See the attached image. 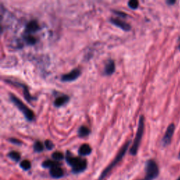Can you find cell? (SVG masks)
<instances>
[{"instance_id": "8fae6325", "label": "cell", "mask_w": 180, "mask_h": 180, "mask_svg": "<svg viewBox=\"0 0 180 180\" xmlns=\"http://www.w3.org/2000/svg\"><path fill=\"white\" fill-rule=\"evenodd\" d=\"M115 69V65L113 60H109L106 64L105 68H104V73L107 75H112L114 73Z\"/></svg>"}, {"instance_id": "603a6c76", "label": "cell", "mask_w": 180, "mask_h": 180, "mask_svg": "<svg viewBox=\"0 0 180 180\" xmlns=\"http://www.w3.org/2000/svg\"><path fill=\"white\" fill-rule=\"evenodd\" d=\"M44 145H45L46 149L48 150H52L54 147V144H53V142L52 141H50V140H46L45 142H44Z\"/></svg>"}, {"instance_id": "4316f807", "label": "cell", "mask_w": 180, "mask_h": 180, "mask_svg": "<svg viewBox=\"0 0 180 180\" xmlns=\"http://www.w3.org/2000/svg\"><path fill=\"white\" fill-rule=\"evenodd\" d=\"M177 49H178L180 51V43H179V44L178 45V46H177Z\"/></svg>"}, {"instance_id": "5bb4252c", "label": "cell", "mask_w": 180, "mask_h": 180, "mask_svg": "<svg viewBox=\"0 0 180 180\" xmlns=\"http://www.w3.org/2000/svg\"><path fill=\"white\" fill-rule=\"evenodd\" d=\"M42 166L45 168L52 169L54 167L60 166V163L56 161H51V160H46L42 163Z\"/></svg>"}, {"instance_id": "cb8c5ba5", "label": "cell", "mask_w": 180, "mask_h": 180, "mask_svg": "<svg viewBox=\"0 0 180 180\" xmlns=\"http://www.w3.org/2000/svg\"><path fill=\"white\" fill-rule=\"evenodd\" d=\"M9 141L12 142V144H16V145H21V144H22V142L20 141V140L17 139H14V138L9 139Z\"/></svg>"}, {"instance_id": "5b68a950", "label": "cell", "mask_w": 180, "mask_h": 180, "mask_svg": "<svg viewBox=\"0 0 180 180\" xmlns=\"http://www.w3.org/2000/svg\"><path fill=\"white\" fill-rule=\"evenodd\" d=\"M175 124L171 123L170 125L168 127V128H167L165 134H164L163 139H162L161 144L163 147H166V146H168L171 144L173 135H174V133H175Z\"/></svg>"}, {"instance_id": "ac0fdd59", "label": "cell", "mask_w": 180, "mask_h": 180, "mask_svg": "<svg viewBox=\"0 0 180 180\" xmlns=\"http://www.w3.org/2000/svg\"><path fill=\"white\" fill-rule=\"evenodd\" d=\"M52 156V158L57 162L62 161V160L64 158L63 154L60 151H56L54 153H53Z\"/></svg>"}, {"instance_id": "83f0119b", "label": "cell", "mask_w": 180, "mask_h": 180, "mask_svg": "<svg viewBox=\"0 0 180 180\" xmlns=\"http://www.w3.org/2000/svg\"><path fill=\"white\" fill-rule=\"evenodd\" d=\"M178 158L180 160V151L179 153V155H178Z\"/></svg>"}, {"instance_id": "484cf974", "label": "cell", "mask_w": 180, "mask_h": 180, "mask_svg": "<svg viewBox=\"0 0 180 180\" xmlns=\"http://www.w3.org/2000/svg\"><path fill=\"white\" fill-rule=\"evenodd\" d=\"M175 3H176V1H172V0H169V1H167V4H169L170 6L173 5V4H175Z\"/></svg>"}, {"instance_id": "8992f818", "label": "cell", "mask_w": 180, "mask_h": 180, "mask_svg": "<svg viewBox=\"0 0 180 180\" xmlns=\"http://www.w3.org/2000/svg\"><path fill=\"white\" fill-rule=\"evenodd\" d=\"M80 75V70L79 69H74L67 74L63 75L61 77V80L63 82H71L75 80Z\"/></svg>"}, {"instance_id": "d4e9b609", "label": "cell", "mask_w": 180, "mask_h": 180, "mask_svg": "<svg viewBox=\"0 0 180 180\" xmlns=\"http://www.w3.org/2000/svg\"><path fill=\"white\" fill-rule=\"evenodd\" d=\"M114 13L116 15H120V16H121V17H123V18H125L126 16V15H127L126 14H125V13H123V12H117V11H114Z\"/></svg>"}, {"instance_id": "30bf717a", "label": "cell", "mask_w": 180, "mask_h": 180, "mask_svg": "<svg viewBox=\"0 0 180 180\" xmlns=\"http://www.w3.org/2000/svg\"><path fill=\"white\" fill-rule=\"evenodd\" d=\"M39 30V25H38V23H37V22L35 21H32L29 22L25 28V31L27 32H28L29 34L37 32V31H38Z\"/></svg>"}, {"instance_id": "2e32d148", "label": "cell", "mask_w": 180, "mask_h": 180, "mask_svg": "<svg viewBox=\"0 0 180 180\" xmlns=\"http://www.w3.org/2000/svg\"><path fill=\"white\" fill-rule=\"evenodd\" d=\"M8 156L11 159L14 161L15 162H18L21 159V154L17 151H11L8 153Z\"/></svg>"}, {"instance_id": "6da1fadb", "label": "cell", "mask_w": 180, "mask_h": 180, "mask_svg": "<svg viewBox=\"0 0 180 180\" xmlns=\"http://www.w3.org/2000/svg\"><path fill=\"white\" fill-rule=\"evenodd\" d=\"M130 144H131V141H128L127 142H126V143L124 144L123 147L121 148V149L120 150V151L118 152V153H117L116 156H115L114 160H113L109 165L104 169L103 172H101V175H100L99 177V180H104L105 179L106 177L109 175V173L111 172V170H112L113 169L122 161V159L123 158V157L125 156L127 151V149L129 146H130Z\"/></svg>"}, {"instance_id": "f1b7e54d", "label": "cell", "mask_w": 180, "mask_h": 180, "mask_svg": "<svg viewBox=\"0 0 180 180\" xmlns=\"http://www.w3.org/2000/svg\"><path fill=\"white\" fill-rule=\"evenodd\" d=\"M177 180H180V177H178V179H177Z\"/></svg>"}, {"instance_id": "7a4b0ae2", "label": "cell", "mask_w": 180, "mask_h": 180, "mask_svg": "<svg viewBox=\"0 0 180 180\" xmlns=\"http://www.w3.org/2000/svg\"><path fill=\"white\" fill-rule=\"evenodd\" d=\"M144 131V117L141 115L139 117L138 128H137L136 137H135L134 141L130 150V153L132 155H136L138 152L140 144H141L142 137H143Z\"/></svg>"}, {"instance_id": "9a60e30c", "label": "cell", "mask_w": 180, "mask_h": 180, "mask_svg": "<svg viewBox=\"0 0 180 180\" xmlns=\"http://www.w3.org/2000/svg\"><path fill=\"white\" fill-rule=\"evenodd\" d=\"M90 133V130L87 127L81 126L78 130V135L80 137H84L88 136Z\"/></svg>"}, {"instance_id": "277c9868", "label": "cell", "mask_w": 180, "mask_h": 180, "mask_svg": "<svg viewBox=\"0 0 180 180\" xmlns=\"http://www.w3.org/2000/svg\"><path fill=\"white\" fill-rule=\"evenodd\" d=\"M10 99L13 103L14 104V105L19 108V109L23 113V115H25V118L29 121H32L34 119V113H33L32 110H31L30 108H28L19 98H17L14 94H10Z\"/></svg>"}, {"instance_id": "d6986e66", "label": "cell", "mask_w": 180, "mask_h": 180, "mask_svg": "<svg viewBox=\"0 0 180 180\" xmlns=\"http://www.w3.org/2000/svg\"><path fill=\"white\" fill-rule=\"evenodd\" d=\"M33 148H34V150L35 152H42V151L44 150V146L43 144H42L41 141H37L35 142L34 144V146H33Z\"/></svg>"}, {"instance_id": "4fadbf2b", "label": "cell", "mask_w": 180, "mask_h": 180, "mask_svg": "<svg viewBox=\"0 0 180 180\" xmlns=\"http://www.w3.org/2000/svg\"><path fill=\"white\" fill-rule=\"evenodd\" d=\"M68 100H69V97L66 96V95L58 97L54 101V106H56V107H60V106H63L64 104L67 103Z\"/></svg>"}, {"instance_id": "ffe728a7", "label": "cell", "mask_w": 180, "mask_h": 180, "mask_svg": "<svg viewBox=\"0 0 180 180\" xmlns=\"http://www.w3.org/2000/svg\"><path fill=\"white\" fill-rule=\"evenodd\" d=\"M20 166L24 170H28L31 168V163L28 160H24L20 163Z\"/></svg>"}, {"instance_id": "7402d4cb", "label": "cell", "mask_w": 180, "mask_h": 180, "mask_svg": "<svg viewBox=\"0 0 180 180\" xmlns=\"http://www.w3.org/2000/svg\"><path fill=\"white\" fill-rule=\"evenodd\" d=\"M128 6L132 9H136L139 6V2L137 0H131L128 2Z\"/></svg>"}, {"instance_id": "3957f363", "label": "cell", "mask_w": 180, "mask_h": 180, "mask_svg": "<svg viewBox=\"0 0 180 180\" xmlns=\"http://www.w3.org/2000/svg\"><path fill=\"white\" fill-rule=\"evenodd\" d=\"M146 175L144 178L139 180H154L158 177L160 171L156 162L152 159L146 161L145 165Z\"/></svg>"}, {"instance_id": "9c48e42d", "label": "cell", "mask_w": 180, "mask_h": 180, "mask_svg": "<svg viewBox=\"0 0 180 180\" xmlns=\"http://www.w3.org/2000/svg\"><path fill=\"white\" fill-rule=\"evenodd\" d=\"M50 175L53 178L59 179L64 176V171L60 166L54 167L52 169H50Z\"/></svg>"}, {"instance_id": "44dd1931", "label": "cell", "mask_w": 180, "mask_h": 180, "mask_svg": "<svg viewBox=\"0 0 180 180\" xmlns=\"http://www.w3.org/2000/svg\"><path fill=\"white\" fill-rule=\"evenodd\" d=\"M25 40L29 44H34L36 43V39L30 35H28L26 37H25Z\"/></svg>"}, {"instance_id": "52a82bcc", "label": "cell", "mask_w": 180, "mask_h": 180, "mask_svg": "<svg viewBox=\"0 0 180 180\" xmlns=\"http://www.w3.org/2000/svg\"><path fill=\"white\" fill-rule=\"evenodd\" d=\"M87 166V162L86 160L80 158L78 163L73 168H72V172L74 174H78V173H80L85 170Z\"/></svg>"}, {"instance_id": "7c38bea8", "label": "cell", "mask_w": 180, "mask_h": 180, "mask_svg": "<svg viewBox=\"0 0 180 180\" xmlns=\"http://www.w3.org/2000/svg\"><path fill=\"white\" fill-rule=\"evenodd\" d=\"M78 153L80 155H83V156L88 155L92 153V148H91V146L87 144H83V145L80 147Z\"/></svg>"}, {"instance_id": "ba28073f", "label": "cell", "mask_w": 180, "mask_h": 180, "mask_svg": "<svg viewBox=\"0 0 180 180\" xmlns=\"http://www.w3.org/2000/svg\"><path fill=\"white\" fill-rule=\"evenodd\" d=\"M110 21L111 23L113 24V25H115V26H117V27H118L120 28L123 29V30H125V31L130 30V29H131L130 25L127 23H125V22L121 21V20L113 18V19H110Z\"/></svg>"}, {"instance_id": "e0dca14e", "label": "cell", "mask_w": 180, "mask_h": 180, "mask_svg": "<svg viewBox=\"0 0 180 180\" xmlns=\"http://www.w3.org/2000/svg\"><path fill=\"white\" fill-rule=\"evenodd\" d=\"M21 85H22V87H23V94H24V97H25V99L27 100L28 101L30 102L31 100L34 99V98H33V97L30 95V92H29L28 89L27 87L25 86V85H23V84H21Z\"/></svg>"}]
</instances>
